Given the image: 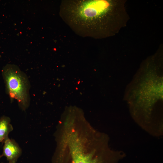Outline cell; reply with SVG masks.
Returning <instances> with one entry per match:
<instances>
[{
  "label": "cell",
  "mask_w": 163,
  "mask_h": 163,
  "mask_svg": "<svg viewBox=\"0 0 163 163\" xmlns=\"http://www.w3.org/2000/svg\"><path fill=\"white\" fill-rule=\"evenodd\" d=\"M3 163V162H1V163ZM8 163H9V162H8Z\"/></svg>",
  "instance_id": "6"
},
{
  "label": "cell",
  "mask_w": 163,
  "mask_h": 163,
  "mask_svg": "<svg viewBox=\"0 0 163 163\" xmlns=\"http://www.w3.org/2000/svg\"><path fill=\"white\" fill-rule=\"evenodd\" d=\"M6 93L11 101L15 100L20 108L25 111L30 104V84L27 76L18 67L7 65L2 70Z\"/></svg>",
  "instance_id": "2"
},
{
  "label": "cell",
  "mask_w": 163,
  "mask_h": 163,
  "mask_svg": "<svg viewBox=\"0 0 163 163\" xmlns=\"http://www.w3.org/2000/svg\"><path fill=\"white\" fill-rule=\"evenodd\" d=\"M11 120L8 116L3 115L0 117V143H3L9 138V133L13 130Z\"/></svg>",
  "instance_id": "5"
},
{
  "label": "cell",
  "mask_w": 163,
  "mask_h": 163,
  "mask_svg": "<svg viewBox=\"0 0 163 163\" xmlns=\"http://www.w3.org/2000/svg\"><path fill=\"white\" fill-rule=\"evenodd\" d=\"M125 1L120 0H64L60 14L76 34L101 39L114 36L129 19Z\"/></svg>",
  "instance_id": "1"
},
{
  "label": "cell",
  "mask_w": 163,
  "mask_h": 163,
  "mask_svg": "<svg viewBox=\"0 0 163 163\" xmlns=\"http://www.w3.org/2000/svg\"><path fill=\"white\" fill-rule=\"evenodd\" d=\"M1 157H0V159H1Z\"/></svg>",
  "instance_id": "7"
},
{
  "label": "cell",
  "mask_w": 163,
  "mask_h": 163,
  "mask_svg": "<svg viewBox=\"0 0 163 163\" xmlns=\"http://www.w3.org/2000/svg\"><path fill=\"white\" fill-rule=\"evenodd\" d=\"M104 154L96 148L76 142L67 147L55 163H103Z\"/></svg>",
  "instance_id": "3"
},
{
  "label": "cell",
  "mask_w": 163,
  "mask_h": 163,
  "mask_svg": "<svg viewBox=\"0 0 163 163\" xmlns=\"http://www.w3.org/2000/svg\"><path fill=\"white\" fill-rule=\"evenodd\" d=\"M2 152L1 158L5 157L11 163H17L22 154V150L19 144L14 139L9 138L3 143Z\"/></svg>",
  "instance_id": "4"
}]
</instances>
